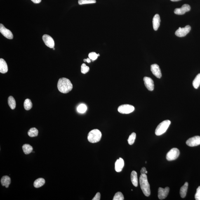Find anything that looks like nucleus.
Wrapping results in <instances>:
<instances>
[{
	"label": "nucleus",
	"instance_id": "1",
	"mask_svg": "<svg viewBox=\"0 0 200 200\" xmlns=\"http://www.w3.org/2000/svg\"><path fill=\"white\" fill-rule=\"evenodd\" d=\"M58 88L60 93H67L72 90L73 85L70 80L67 78H63L59 80Z\"/></svg>",
	"mask_w": 200,
	"mask_h": 200
},
{
	"label": "nucleus",
	"instance_id": "2",
	"mask_svg": "<svg viewBox=\"0 0 200 200\" xmlns=\"http://www.w3.org/2000/svg\"><path fill=\"white\" fill-rule=\"evenodd\" d=\"M140 183L141 189L144 195L149 196L151 195L150 185L148 181L147 175L146 174H141L140 178Z\"/></svg>",
	"mask_w": 200,
	"mask_h": 200
},
{
	"label": "nucleus",
	"instance_id": "3",
	"mask_svg": "<svg viewBox=\"0 0 200 200\" xmlns=\"http://www.w3.org/2000/svg\"><path fill=\"white\" fill-rule=\"evenodd\" d=\"M102 133L100 130L95 129L92 130L88 135V140L92 143H95L100 141L101 138Z\"/></svg>",
	"mask_w": 200,
	"mask_h": 200
},
{
	"label": "nucleus",
	"instance_id": "4",
	"mask_svg": "<svg viewBox=\"0 0 200 200\" xmlns=\"http://www.w3.org/2000/svg\"><path fill=\"white\" fill-rule=\"evenodd\" d=\"M170 123V121L168 120H165L160 123L155 130L156 135L160 136L164 133L169 126Z\"/></svg>",
	"mask_w": 200,
	"mask_h": 200
},
{
	"label": "nucleus",
	"instance_id": "5",
	"mask_svg": "<svg viewBox=\"0 0 200 200\" xmlns=\"http://www.w3.org/2000/svg\"><path fill=\"white\" fill-rule=\"evenodd\" d=\"M180 154V151L176 148H173L166 155V159L168 161H173L177 159Z\"/></svg>",
	"mask_w": 200,
	"mask_h": 200
},
{
	"label": "nucleus",
	"instance_id": "6",
	"mask_svg": "<svg viewBox=\"0 0 200 200\" xmlns=\"http://www.w3.org/2000/svg\"><path fill=\"white\" fill-rule=\"evenodd\" d=\"M135 110V107L133 106L125 104L120 106L118 108V111L122 114H129L133 112Z\"/></svg>",
	"mask_w": 200,
	"mask_h": 200
},
{
	"label": "nucleus",
	"instance_id": "7",
	"mask_svg": "<svg viewBox=\"0 0 200 200\" xmlns=\"http://www.w3.org/2000/svg\"><path fill=\"white\" fill-rule=\"evenodd\" d=\"M191 27L189 25L186 26L185 27L181 28L180 27L175 33V35L178 37H184L190 32Z\"/></svg>",
	"mask_w": 200,
	"mask_h": 200
},
{
	"label": "nucleus",
	"instance_id": "8",
	"mask_svg": "<svg viewBox=\"0 0 200 200\" xmlns=\"http://www.w3.org/2000/svg\"><path fill=\"white\" fill-rule=\"evenodd\" d=\"M186 144L191 147H194L200 145V136H197L189 139L186 142Z\"/></svg>",
	"mask_w": 200,
	"mask_h": 200
},
{
	"label": "nucleus",
	"instance_id": "9",
	"mask_svg": "<svg viewBox=\"0 0 200 200\" xmlns=\"http://www.w3.org/2000/svg\"><path fill=\"white\" fill-rule=\"evenodd\" d=\"M0 32L3 36L8 39H12L13 38V33L1 24H0Z\"/></svg>",
	"mask_w": 200,
	"mask_h": 200
},
{
	"label": "nucleus",
	"instance_id": "10",
	"mask_svg": "<svg viewBox=\"0 0 200 200\" xmlns=\"http://www.w3.org/2000/svg\"><path fill=\"white\" fill-rule=\"evenodd\" d=\"M42 39L46 46L50 48H54V41L51 36L45 34L43 36Z\"/></svg>",
	"mask_w": 200,
	"mask_h": 200
},
{
	"label": "nucleus",
	"instance_id": "11",
	"mask_svg": "<svg viewBox=\"0 0 200 200\" xmlns=\"http://www.w3.org/2000/svg\"><path fill=\"white\" fill-rule=\"evenodd\" d=\"M169 192V188L166 187L165 188L159 187L158 189V197L160 200L165 199L167 197Z\"/></svg>",
	"mask_w": 200,
	"mask_h": 200
},
{
	"label": "nucleus",
	"instance_id": "12",
	"mask_svg": "<svg viewBox=\"0 0 200 200\" xmlns=\"http://www.w3.org/2000/svg\"><path fill=\"white\" fill-rule=\"evenodd\" d=\"M190 6L189 5L185 4L183 5L181 8L175 9L174 13L176 15H182L190 11Z\"/></svg>",
	"mask_w": 200,
	"mask_h": 200
},
{
	"label": "nucleus",
	"instance_id": "13",
	"mask_svg": "<svg viewBox=\"0 0 200 200\" xmlns=\"http://www.w3.org/2000/svg\"><path fill=\"white\" fill-rule=\"evenodd\" d=\"M144 84L147 89L150 91H152L154 90V82L151 78L148 77H145L144 78Z\"/></svg>",
	"mask_w": 200,
	"mask_h": 200
},
{
	"label": "nucleus",
	"instance_id": "14",
	"mask_svg": "<svg viewBox=\"0 0 200 200\" xmlns=\"http://www.w3.org/2000/svg\"><path fill=\"white\" fill-rule=\"evenodd\" d=\"M151 72L154 75L158 78H161L162 77V74L159 65L156 64H153L151 67Z\"/></svg>",
	"mask_w": 200,
	"mask_h": 200
},
{
	"label": "nucleus",
	"instance_id": "15",
	"mask_svg": "<svg viewBox=\"0 0 200 200\" xmlns=\"http://www.w3.org/2000/svg\"><path fill=\"white\" fill-rule=\"evenodd\" d=\"M124 166V162L122 158H119L117 160L115 163V169L116 171L119 173L122 170Z\"/></svg>",
	"mask_w": 200,
	"mask_h": 200
},
{
	"label": "nucleus",
	"instance_id": "16",
	"mask_svg": "<svg viewBox=\"0 0 200 200\" xmlns=\"http://www.w3.org/2000/svg\"><path fill=\"white\" fill-rule=\"evenodd\" d=\"M161 20L159 15L158 14L154 16L153 19V27L155 31H157L159 27Z\"/></svg>",
	"mask_w": 200,
	"mask_h": 200
},
{
	"label": "nucleus",
	"instance_id": "17",
	"mask_svg": "<svg viewBox=\"0 0 200 200\" xmlns=\"http://www.w3.org/2000/svg\"><path fill=\"white\" fill-rule=\"evenodd\" d=\"M8 67L7 64L3 59H0V72L5 74L8 72Z\"/></svg>",
	"mask_w": 200,
	"mask_h": 200
},
{
	"label": "nucleus",
	"instance_id": "18",
	"mask_svg": "<svg viewBox=\"0 0 200 200\" xmlns=\"http://www.w3.org/2000/svg\"><path fill=\"white\" fill-rule=\"evenodd\" d=\"M11 183V180L9 176H4L1 179L2 185L6 188H8Z\"/></svg>",
	"mask_w": 200,
	"mask_h": 200
},
{
	"label": "nucleus",
	"instance_id": "19",
	"mask_svg": "<svg viewBox=\"0 0 200 200\" xmlns=\"http://www.w3.org/2000/svg\"><path fill=\"white\" fill-rule=\"evenodd\" d=\"M131 180L132 184L135 187H138V179L136 172L135 171H132L131 173Z\"/></svg>",
	"mask_w": 200,
	"mask_h": 200
},
{
	"label": "nucleus",
	"instance_id": "20",
	"mask_svg": "<svg viewBox=\"0 0 200 200\" xmlns=\"http://www.w3.org/2000/svg\"><path fill=\"white\" fill-rule=\"evenodd\" d=\"M188 186V183L187 182H186L184 184V185L180 188V194L182 198L185 197L186 195L187 194Z\"/></svg>",
	"mask_w": 200,
	"mask_h": 200
},
{
	"label": "nucleus",
	"instance_id": "21",
	"mask_svg": "<svg viewBox=\"0 0 200 200\" xmlns=\"http://www.w3.org/2000/svg\"><path fill=\"white\" fill-rule=\"evenodd\" d=\"M45 180L42 178H39L35 181L34 184V187L35 188H39L44 185Z\"/></svg>",
	"mask_w": 200,
	"mask_h": 200
},
{
	"label": "nucleus",
	"instance_id": "22",
	"mask_svg": "<svg viewBox=\"0 0 200 200\" xmlns=\"http://www.w3.org/2000/svg\"><path fill=\"white\" fill-rule=\"evenodd\" d=\"M22 149L24 153L26 155H28L32 152L33 148L32 146L29 144H25L23 146Z\"/></svg>",
	"mask_w": 200,
	"mask_h": 200
},
{
	"label": "nucleus",
	"instance_id": "23",
	"mask_svg": "<svg viewBox=\"0 0 200 200\" xmlns=\"http://www.w3.org/2000/svg\"><path fill=\"white\" fill-rule=\"evenodd\" d=\"M193 86L194 87L197 89L200 86V74H198L196 76L193 81Z\"/></svg>",
	"mask_w": 200,
	"mask_h": 200
},
{
	"label": "nucleus",
	"instance_id": "24",
	"mask_svg": "<svg viewBox=\"0 0 200 200\" xmlns=\"http://www.w3.org/2000/svg\"><path fill=\"white\" fill-rule=\"evenodd\" d=\"M8 105L12 109H15L16 104L15 99L12 96H10L8 99Z\"/></svg>",
	"mask_w": 200,
	"mask_h": 200
},
{
	"label": "nucleus",
	"instance_id": "25",
	"mask_svg": "<svg viewBox=\"0 0 200 200\" xmlns=\"http://www.w3.org/2000/svg\"><path fill=\"white\" fill-rule=\"evenodd\" d=\"M38 131L37 129L33 128L30 129L28 132V135L31 137L37 136L38 135Z\"/></svg>",
	"mask_w": 200,
	"mask_h": 200
},
{
	"label": "nucleus",
	"instance_id": "26",
	"mask_svg": "<svg viewBox=\"0 0 200 200\" xmlns=\"http://www.w3.org/2000/svg\"><path fill=\"white\" fill-rule=\"evenodd\" d=\"M24 107L25 110L28 111L32 108V104L31 101L29 99H26L24 103Z\"/></svg>",
	"mask_w": 200,
	"mask_h": 200
},
{
	"label": "nucleus",
	"instance_id": "27",
	"mask_svg": "<svg viewBox=\"0 0 200 200\" xmlns=\"http://www.w3.org/2000/svg\"><path fill=\"white\" fill-rule=\"evenodd\" d=\"M136 138V134L134 133H133L129 136L128 140L129 144L130 145H132L134 144Z\"/></svg>",
	"mask_w": 200,
	"mask_h": 200
},
{
	"label": "nucleus",
	"instance_id": "28",
	"mask_svg": "<svg viewBox=\"0 0 200 200\" xmlns=\"http://www.w3.org/2000/svg\"><path fill=\"white\" fill-rule=\"evenodd\" d=\"M87 109L86 106L84 104H81L78 106L77 108V111L78 112L83 114L86 112Z\"/></svg>",
	"mask_w": 200,
	"mask_h": 200
},
{
	"label": "nucleus",
	"instance_id": "29",
	"mask_svg": "<svg viewBox=\"0 0 200 200\" xmlns=\"http://www.w3.org/2000/svg\"><path fill=\"white\" fill-rule=\"evenodd\" d=\"M96 3V0H79L78 3L80 5L86 4H91Z\"/></svg>",
	"mask_w": 200,
	"mask_h": 200
},
{
	"label": "nucleus",
	"instance_id": "30",
	"mask_svg": "<svg viewBox=\"0 0 200 200\" xmlns=\"http://www.w3.org/2000/svg\"><path fill=\"white\" fill-rule=\"evenodd\" d=\"M124 199V196L121 192H118L115 195L113 200H123Z\"/></svg>",
	"mask_w": 200,
	"mask_h": 200
},
{
	"label": "nucleus",
	"instance_id": "31",
	"mask_svg": "<svg viewBox=\"0 0 200 200\" xmlns=\"http://www.w3.org/2000/svg\"><path fill=\"white\" fill-rule=\"evenodd\" d=\"M89 71V67L87 66L86 64H83L81 65V72L83 74H86Z\"/></svg>",
	"mask_w": 200,
	"mask_h": 200
},
{
	"label": "nucleus",
	"instance_id": "32",
	"mask_svg": "<svg viewBox=\"0 0 200 200\" xmlns=\"http://www.w3.org/2000/svg\"><path fill=\"white\" fill-rule=\"evenodd\" d=\"M88 56L90 60L93 61L96 60L97 58H98V56L95 52H92V53H89Z\"/></svg>",
	"mask_w": 200,
	"mask_h": 200
},
{
	"label": "nucleus",
	"instance_id": "33",
	"mask_svg": "<svg viewBox=\"0 0 200 200\" xmlns=\"http://www.w3.org/2000/svg\"><path fill=\"white\" fill-rule=\"evenodd\" d=\"M195 199L196 200H200V186L198 187L195 195Z\"/></svg>",
	"mask_w": 200,
	"mask_h": 200
},
{
	"label": "nucleus",
	"instance_id": "34",
	"mask_svg": "<svg viewBox=\"0 0 200 200\" xmlns=\"http://www.w3.org/2000/svg\"><path fill=\"white\" fill-rule=\"evenodd\" d=\"M100 192L97 193L95 197L93 198V200H100Z\"/></svg>",
	"mask_w": 200,
	"mask_h": 200
},
{
	"label": "nucleus",
	"instance_id": "35",
	"mask_svg": "<svg viewBox=\"0 0 200 200\" xmlns=\"http://www.w3.org/2000/svg\"><path fill=\"white\" fill-rule=\"evenodd\" d=\"M141 174H146L147 173V169L145 167H143L140 170Z\"/></svg>",
	"mask_w": 200,
	"mask_h": 200
},
{
	"label": "nucleus",
	"instance_id": "36",
	"mask_svg": "<svg viewBox=\"0 0 200 200\" xmlns=\"http://www.w3.org/2000/svg\"><path fill=\"white\" fill-rule=\"evenodd\" d=\"M35 3H39L41 2V0H31Z\"/></svg>",
	"mask_w": 200,
	"mask_h": 200
},
{
	"label": "nucleus",
	"instance_id": "37",
	"mask_svg": "<svg viewBox=\"0 0 200 200\" xmlns=\"http://www.w3.org/2000/svg\"><path fill=\"white\" fill-rule=\"evenodd\" d=\"M90 60L89 58H88L86 59H84V60H83V61H84V62H88V63H90L91 62V60Z\"/></svg>",
	"mask_w": 200,
	"mask_h": 200
},
{
	"label": "nucleus",
	"instance_id": "38",
	"mask_svg": "<svg viewBox=\"0 0 200 200\" xmlns=\"http://www.w3.org/2000/svg\"><path fill=\"white\" fill-rule=\"evenodd\" d=\"M170 1L173 2H177L181 1V0H170Z\"/></svg>",
	"mask_w": 200,
	"mask_h": 200
},
{
	"label": "nucleus",
	"instance_id": "39",
	"mask_svg": "<svg viewBox=\"0 0 200 200\" xmlns=\"http://www.w3.org/2000/svg\"><path fill=\"white\" fill-rule=\"evenodd\" d=\"M53 50H55V49L54 48H53Z\"/></svg>",
	"mask_w": 200,
	"mask_h": 200
}]
</instances>
